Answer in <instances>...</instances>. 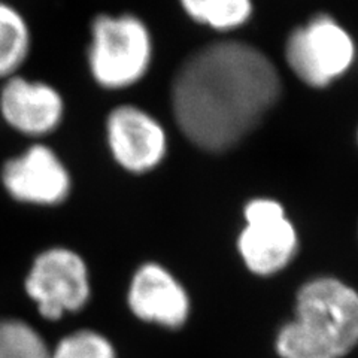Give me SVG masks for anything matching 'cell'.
Wrapping results in <instances>:
<instances>
[{"label":"cell","mask_w":358,"mask_h":358,"mask_svg":"<svg viewBox=\"0 0 358 358\" xmlns=\"http://www.w3.org/2000/svg\"><path fill=\"white\" fill-rule=\"evenodd\" d=\"M281 94V75L268 55L229 39L200 47L181 63L171 105L178 129L194 147L224 152L262 124Z\"/></svg>","instance_id":"6da1fadb"},{"label":"cell","mask_w":358,"mask_h":358,"mask_svg":"<svg viewBox=\"0 0 358 358\" xmlns=\"http://www.w3.org/2000/svg\"><path fill=\"white\" fill-rule=\"evenodd\" d=\"M358 346V289L333 275L300 284L293 315L275 333L279 358H345Z\"/></svg>","instance_id":"7a4b0ae2"},{"label":"cell","mask_w":358,"mask_h":358,"mask_svg":"<svg viewBox=\"0 0 358 358\" xmlns=\"http://www.w3.org/2000/svg\"><path fill=\"white\" fill-rule=\"evenodd\" d=\"M154 57L152 35L134 14H99L90 22L85 62L93 83L121 92L147 76Z\"/></svg>","instance_id":"3957f363"},{"label":"cell","mask_w":358,"mask_h":358,"mask_svg":"<svg viewBox=\"0 0 358 358\" xmlns=\"http://www.w3.org/2000/svg\"><path fill=\"white\" fill-rule=\"evenodd\" d=\"M22 289L41 318L57 322L83 312L92 301V271L76 250L51 245L31 259Z\"/></svg>","instance_id":"277c9868"},{"label":"cell","mask_w":358,"mask_h":358,"mask_svg":"<svg viewBox=\"0 0 358 358\" xmlns=\"http://www.w3.org/2000/svg\"><path fill=\"white\" fill-rule=\"evenodd\" d=\"M357 45L334 17L318 14L289 31L284 57L289 71L310 88H327L351 71Z\"/></svg>","instance_id":"5b68a950"},{"label":"cell","mask_w":358,"mask_h":358,"mask_svg":"<svg viewBox=\"0 0 358 358\" xmlns=\"http://www.w3.org/2000/svg\"><path fill=\"white\" fill-rule=\"evenodd\" d=\"M236 251L243 267L257 278H273L293 264L300 234L281 201L259 196L246 201Z\"/></svg>","instance_id":"8992f818"},{"label":"cell","mask_w":358,"mask_h":358,"mask_svg":"<svg viewBox=\"0 0 358 358\" xmlns=\"http://www.w3.org/2000/svg\"><path fill=\"white\" fill-rule=\"evenodd\" d=\"M0 187L17 205L54 209L71 199L73 175L52 145L29 142L0 166Z\"/></svg>","instance_id":"52a82bcc"},{"label":"cell","mask_w":358,"mask_h":358,"mask_svg":"<svg viewBox=\"0 0 358 358\" xmlns=\"http://www.w3.org/2000/svg\"><path fill=\"white\" fill-rule=\"evenodd\" d=\"M67 114L57 85L24 73L0 83V124L29 142H48Z\"/></svg>","instance_id":"ba28073f"},{"label":"cell","mask_w":358,"mask_h":358,"mask_svg":"<svg viewBox=\"0 0 358 358\" xmlns=\"http://www.w3.org/2000/svg\"><path fill=\"white\" fill-rule=\"evenodd\" d=\"M103 131L110 159L131 175L157 169L169 151L164 126L138 105L121 103L112 108L105 118Z\"/></svg>","instance_id":"9c48e42d"},{"label":"cell","mask_w":358,"mask_h":358,"mask_svg":"<svg viewBox=\"0 0 358 358\" xmlns=\"http://www.w3.org/2000/svg\"><path fill=\"white\" fill-rule=\"evenodd\" d=\"M126 305L133 318L166 331L182 330L193 313L189 291L159 262H143L134 268L126 289Z\"/></svg>","instance_id":"30bf717a"},{"label":"cell","mask_w":358,"mask_h":358,"mask_svg":"<svg viewBox=\"0 0 358 358\" xmlns=\"http://www.w3.org/2000/svg\"><path fill=\"white\" fill-rule=\"evenodd\" d=\"M31 50L33 31L26 14L0 0V83L22 73Z\"/></svg>","instance_id":"8fae6325"},{"label":"cell","mask_w":358,"mask_h":358,"mask_svg":"<svg viewBox=\"0 0 358 358\" xmlns=\"http://www.w3.org/2000/svg\"><path fill=\"white\" fill-rule=\"evenodd\" d=\"M185 15L196 24L220 33L243 27L252 18V0H179Z\"/></svg>","instance_id":"7c38bea8"},{"label":"cell","mask_w":358,"mask_h":358,"mask_svg":"<svg viewBox=\"0 0 358 358\" xmlns=\"http://www.w3.org/2000/svg\"><path fill=\"white\" fill-rule=\"evenodd\" d=\"M50 343L27 320L0 318V358H50Z\"/></svg>","instance_id":"4fadbf2b"},{"label":"cell","mask_w":358,"mask_h":358,"mask_svg":"<svg viewBox=\"0 0 358 358\" xmlns=\"http://www.w3.org/2000/svg\"><path fill=\"white\" fill-rule=\"evenodd\" d=\"M50 358H120L115 343L96 329H76L50 346Z\"/></svg>","instance_id":"5bb4252c"},{"label":"cell","mask_w":358,"mask_h":358,"mask_svg":"<svg viewBox=\"0 0 358 358\" xmlns=\"http://www.w3.org/2000/svg\"><path fill=\"white\" fill-rule=\"evenodd\" d=\"M357 145H358V129H357Z\"/></svg>","instance_id":"9a60e30c"}]
</instances>
